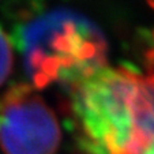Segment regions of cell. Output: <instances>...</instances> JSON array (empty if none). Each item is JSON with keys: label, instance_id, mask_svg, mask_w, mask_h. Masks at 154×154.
I'll use <instances>...</instances> for the list:
<instances>
[{"label": "cell", "instance_id": "5", "mask_svg": "<svg viewBox=\"0 0 154 154\" xmlns=\"http://www.w3.org/2000/svg\"><path fill=\"white\" fill-rule=\"evenodd\" d=\"M147 63L149 67H154V48L147 52Z\"/></svg>", "mask_w": 154, "mask_h": 154}, {"label": "cell", "instance_id": "6", "mask_svg": "<svg viewBox=\"0 0 154 154\" xmlns=\"http://www.w3.org/2000/svg\"><path fill=\"white\" fill-rule=\"evenodd\" d=\"M149 70H150V75H149V78H150L154 83V67H149Z\"/></svg>", "mask_w": 154, "mask_h": 154}, {"label": "cell", "instance_id": "4", "mask_svg": "<svg viewBox=\"0 0 154 154\" xmlns=\"http://www.w3.org/2000/svg\"><path fill=\"white\" fill-rule=\"evenodd\" d=\"M12 44L8 35L0 26V86L7 81L12 70Z\"/></svg>", "mask_w": 154, "mask_h": 154}, {"label": "cell", "instance_id": "7", "mask_svg": "<svg viewBox=\"0 0 154 154\" xmlns=\"http://www.w3.org/2000/svg\"><path fill=\"white\" fill-rule=\"evenodd\" d=\"M147 2H149V4H150V6L154 8V0H147Z\"/></svg>", "mask_w": 154, "mask_h": 154}, {"label": "cell", "instance_id": "1", "mask_svg": "<svg viewBox=\"0 0 154 154\" xmlns=\"http://www.w3.org/2000/svg\"><path fill=\"white\" fill-rule=\"evenodd\" d=\"M67 120L86 154H142L154 143V83L131 66L64 87Z\"/></svg>", "mask_w": 154, "mask_h": 154}, {"label": "cell", "instance_id": "3", "mask_svg": "<svg viewBox=\"0 0 154 154\" xmlns=\"http://www.w3.org/2000/svg\"><path fill=\"white\" fill-rule=\"evenodd\" d=\"M61 139L55 113L29 83L0 97V147L6 154H55Z\"/></svg>", "mask_w": 154, "mask_h": 154}, {"label": "cell", "instance_id": "2", "mask_svg": "<svg viewBox=\"0 0 154 154\" xmlns=\"http://www.w3.org/2000/svg\"><path fill=\"white\" fill-rule=\"evenodd\" d=\"M12 44L34 89L71 86L105 67L108 45L101 29L67 8H45L38 0L15 7Z\"/></svg>", "mask_w": 154, "mask_h": 154}]
</instances>
